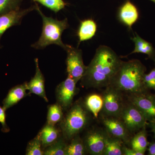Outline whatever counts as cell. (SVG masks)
Returning <instances> with one entry per match:
<instances>
[{"mask_svg":"<svg viewBox=\"0 0 155 155\" xmlns=\"http://www.w3.org/2000/svg\"><path fill=\"white\" fill-rule=\"evenodd\" d=\"M119 18L122 22L130 28L139 17L138 10L129 1H127L120 8Z\"/></svg>","mask_w":155,"mask_h":155,"instance_id":"cell-15","label":"cell"},{"mask_svg":"<svg viewBox=\"0 0 155 155\" xmlns=\"http://www.w3.org/2000/svg\"><path fill=\"white\" fill-rule=\"evenodd\" d=\"M35 5L36 10L42 19V31L38 40L31 46L37 49H42L49 45H57L65 50L67 45L64 44L62 41V35L64 31L69 26L67 19L58 20L52 17H46L36 3Z\"/></svg>","mask_w":155,"mask_h":155,"instance_id":"cell-3","label":"cell"},{"mask_svg":"<svg viewBox=\"0 0 155 155\" xmlns=\"http://www.w3.org/2000/svg\"><path fill=\"white\" fill-rule=\"evenodd\" d=\"M123 141L108 135L104 155H122Z\"/></svg>","mask_w":155,"mask_h":155,"instance_id":"cell-21","label":"cell"},{"mask_svg":"<svg viewBox=\"0 0 155 155\" xmlns=\"http://www.w3.org/2000/svg\"><path fill=\"white\" fill-rule=\"evenodd\" d=\"M150 1H152V2H153L154 3H155V0H150Z\"/></svg>","mask_w":155,"mask_h":155,"instance_id":"cell-33","label":"cell"},{"mask_svg":"<svg viewBox=\"0 0 155 155\" xmlns=\"http://www.w3.org/2000/svg\"><path fill=\"white\" fill-rule=\"evenodd\" d=\"M143 83L146 89L155 90V67L147 74H145Z\"/></svg>","mask_w":155,"mask_h":155,"instance_id":"cell-28","label":"cell"},{"mask_svg":"<svg viewBox=\"0 0 155 155\" xmlns=\"http://www.w3.org/2000/svg\"><path fill=\"white\" fill-rule=\"evenodd\" d=\"M63 108L58 103L49 106L48 109L47 123L55 125L61 122L64 118Z\"/></svg>","mask_w":155,"mask_h":155,"instance_id":"cell-23","label":"cell"},{"mask_svg":"<svg viewBox=\"0 0 155 155\" xmlns=\"http://www.w3.org/2000/svg\"><path fill=\"white\" fill-rule=\"evenodd\" d=\"M23 0H0V16L20 9Z\"/></svg>","mask_w":155,"mask_h":155,"instance_id":"cell-26","label":"cell"},{"mask_svg":"<svg viewBox=\"0 0 155 155\" xmlns=\"http://www.w3.org/2000/svg\"><path fill=\"white\" fill-rule=\"evenodd\" d=\"M148 147V154L155 155V142H153L149 144Z\"/></svg>","mask_w":155,"mask_h":155,"instance_id":"cell-31","label":"cell"},{"mask_svg":"<svg viewBox=\"0 0 155 155\" xmlns=\"http://www.w3.org/2000/svg\"><path fill=\"white\" fill-rule=\"evenodd\" d=\"M67 53L66 64L68 75L78 81L81 79L87 67L84 64L81 50L67 45L66 49Z\"/></svg>","mask_w":155,"mask_h":155,"instance_id":"cell-6","label":"cell"},{"mask_svg":"<svg viewBox=\"0 0 155 155\" xmlns=\"http://www.w3.org/2000/svg\"><path fill=\"white\" fill-rule=\"evenodd\" d=\"M42 143L40 136L38 134L28 142L26 148V155H44V150L42 149Z\"/></svg>","mask_w":155,"mask_h":155,"instance_id":"cell-25","label":"cell"},{"mask_svg":"<svg viewBox=\"0 0 155 155\" xmlns=\"http://www.w3.org/2000/svg\"><path fill=\"white\" fill-rule=\"evenodd\" d=\"M84 104L87 110L97 118L103 107L102 96L94 94L89 95L85 99Z\"/></svg>","mask_w":155,"mask_h":155,"instance_id":"cell-19","label":"cell"},{"mask_svg":"<svg viewBox=\"0 0 155 155\" xmlns=\"http://www.w3.org/2000/svg\"><path fill=\"white\" fill-rule=\"evenodd\" d=\"M122 61L109 47L101 45L97 49L90 64L87 67L81 84L87 87L101 88L110 84Z\"/></svg>","mask_w":155,"mask_h":155,"instance_id":"cell-1","label":"cell"},{"mask_svg":"<svg viewBox=\"0 0 155 155\" xmlns=\"http://www.w3.org/2000/svg\"><path fill=\"white\" fill-rule=\"evenodd\" d=\"M43 148L51 145L60 138V131L55 125L47 124L38 133Z\"/></svg>","mask_w":155,"mask_h":155,"instance_id":"cell-16","label":"cell"},{"mask_svg":"<svg viewBox=\"0 0 155 155\" xmlns=\"http://www.w3.org/2000/svg\"><path fill=\"white\" fill-rule=\"evenodd\" d=\"M103 123L108 135L125 142L129 140V131L119 118L103 116Z\"/></svg>","mask_w":155,"mask_h":155,"instance_id":"cell-11","label":"cell"},{"mask_svg":"<svg viewBox=\"0 0 155 155\" xmlns=\"http://www.w3.org/2000/svg\"><path fill=\"white\" fill-rule=\"evenodd\" d=\"M108 136L107 132L101 129L90 130L83 140L87 152L93 155L104 154Z\"/></svg>","mask_w":155,"mask_h":155,"instance_id":"cell-10","label":"cell"},{"mask_svg":"<svg viewBox=\"0 0 155 155\" xmlns=\"http://www.w3.org/2000/svg\"><path fill=\"white\" fill-rule=\"evenodd\" d=\"M35 2L41 4L42 5L57 13L64 9L67 4L64 0H31Z\"/></svg>","mask_w":155,"mask_h":155,"instance_id":"cell-27","label":"cell"},{"mask_svg":"<svg viewBox=\"0 0 155 155\" xmlns=\"http://www.w3.org/2000/svg\"><path fill=\"white\" fill-rule=\"evenodd\" d=\"M119 118L122 120L129 132L141 130L145 127L147 122L138 108L130 102L124 105Z\"/></svg>","mask_w":155,"mask_h":155,"instance_id":"cell-7","label":"cell"},{"mask_svg":"<svg viewBox=\"0 0 155 155\" xmlns=\"http://www.w3.org/2000/svg\"><path fill=\"white\" fill-rule=\"evenodd\" d=\"M128 101L138 108L147 122H155V96L145 91L130 95Z\"/></svg>","mask_w":155,"mask_h":155,"instance_id":"cell-8","label":"cell"},{"mask_svg":"<svg viewBox=\"0 0 155 155\" xmlns=\"http://www.w3.org/2000/svg\"><path fill=\"white\" fill-rule=\"evenodd\" d=\"M76 81L68 75L67 79L60 83L56 89V97L58 104L63 109L67 110L71 107L76 94Z\"/></svg>","mask_w":155,"mask_h":155,"instance_id":"cell-9","label":"cell"},{"mask_svg":"<svg viewBox=\"0 0 155 155\" xmlns=\"http://www.w3.org/2000/svg\"><path fill=\"white\" fill-rule=\"evenodd\" d=\"M87 152L83 140L78 135L71 140L67 144L66 155H83Z\"/></svg>","mask_w":155,"mask_h":155,"instance_id":"cell-22","label":"cell"},{"mask_svg":"<svg viewBox=\"0 0 155 155\" xmlns=\"http://www.w3.org/2000/svg\"><path fill=\"white\" fill-rule=\"evenodd\" d=\"M89 111L84 104L77 102L71 107L61 122V131L65 139L71 140L88 125Z\"/></svg>","mask_w":155,"mask_h":155,"instance_id":"cell-4","label":"cell"},{"mask_svg":"<svg viewBox=\"0 0 155 155\" xmlns=\"http://www.w3.org/2000/svg\"><path fill=\"white\" fill-rule=\"evenodd\" d=\"M36 10V5L28 9L15 10L0 16V39L6 30L14 25H19L25 15Z\"/></svg>","mask_w":155,"mask_h":155,"instance_id":"cell-12","label":"cell"},{"mask_svg":"<svg viewBox=\"0 0 155 155\" xmlns=\"http://www.w3.org/2000/svg\"><path fill=\"white\" fill-rule=\"evenodd\" d=\"M132 38L135 45L133 51L130 54L134 53H142L145 54L155 62V49L153 45L141 38L137 33Z\"/></svg>","mask_w":155,"mask_h":155,"instance_id":"cell-17","label":"cell"},{"mask_svg":"<svg viewBox=\"0 0 155 155\" xmlns=\"http://www.w3.org/2000/svg\"><path fill=\"white\" fill-rule=\"evenodd\" d=\"M27 90V83L19 84L12 87L9 90L7 96L3 100V107L5 110L17 104L21 100L27 96L28 94Z\"/></svg>","mask_w":155,"mask_h":155,"instance_id":"cell-14","label":"cell"},{"mask_svg":"<svg viewBox=\"0 0 155 155\" xmlns=\"http://www.w3.org/2000/svg\"><path fill=\"white\" fill-rule=\"evenodd\" d=\"M96 23L91 19H86L81 23L78 31L79 43L92 38L97 31Z\"/></svg>","mask_w":155,"mask_h":155,"instance_id":"cell-18","label":"cell"},{"mask_svg":"<svg viewBox=\"0 0 155 155\" xmlns=\"http://www.w3.org/2000/svg\"><path fill=\"white\" fill-rule=\"evenodd\" d=\"M122 155H143L144 154L137 151L133 149L132 148L127 147L125 146H123L122 147Z\"/></svg>","mask_w":155,"mask_h":155,"instance_id":"cell-30","label":"cell"},{"mask_svg":"<svg viewBox=\"0 0 155 155\" xmlns=\"http://www.w3.org/2000/svg\"><path fill=\"white\" fill-rule=\"evenodd\" d=\"M149 144L147 139L146 126L137 133L130 141V145L132 149L144 154L147 149Z\"/></svg>","mask_w":155,"mask_h":155,"instance_id":"cell-20","label":"cell"},{"mask_svg":"<svg viewBox=\"0 0 155 155\" xmlns=\"http://www.w3.org/2000/svg\"><path fill=\"white\" fill-rule=\"evenodd\" d=\"M151 127L153 133L154 134L155 137V122L150 123Z\"/></svg>","mask_w":155,"mask_h":155,"instance_id":"cell-32","label":"cell"},{"mask_svg":"<svg viewBox=\"0 0 155 155\" xmlns=\"http://www.w3.org/2000/svg\"><path fill=\"white\" fill-rule=\"evenodd\" d=\"M103 94V116L119 118L124 107L122 92L111 86L107 87Z\"/></svg>","mask_w":155,"mask_h":155,"instance_id":"cell-5","label":"cell"},{"mask_svg":"<svg viewBox=\"0 0 155 155\" xmlns=\"http://www.w3.org/2000/svg\"><path fill=\"white\" fill-rule=\"evenodd\" d=\"M35 62L36 67L35 75L29 82L27 83L28 94H34L41 97L48 102V100L46 96L45 90V78L39 67L38 59H35Z\"/></svg>","mask_w":155,"mask_h":155,"instance_id":"cell-13","label":"cell"},{"mask_svg":"<svg viewBox=\"0 0 155 155\" xmlns=\"http://www.w3.org/2000/svg\"><path fill=\"white\" fill-rule=\"evenodd\" d=\"M146 68L138 60L122 61L109 86L129 95L146 91L143 78Z\"/></svg>","mask_w":155,"mask_h":155,"instance_id":"cell-2","label":"cell"},{"mask_svg":"<svg viewBox=\"0 0 155 155\" xmlns=\"http://www.w3.org/2000/svg\"><path fill=\"white\" fill-rule=\"evenodd\" d=\"M67 146L65 138L60 137L52 144L45 148L44 155H66Z\"/></svg>","mask_w":155,"mask_h":155,"instance_id":"cell-24","label":"cell"},{"mask_svg":"<svg viewBox=\"0 0 155 155\" xmlns=\"http://www.w3.org/2000/svg\"><path fill=\"white\" fill-rule=\"evenodd\" d=\"M5 110L3 107L0 106V123L2 124V130L4 133H8L10 130V128L6 123V114Z\"/></svg>","mask_w":155,"mask_h":155,"instance_id":"cell-29","label":"cell"}]
</instances>
